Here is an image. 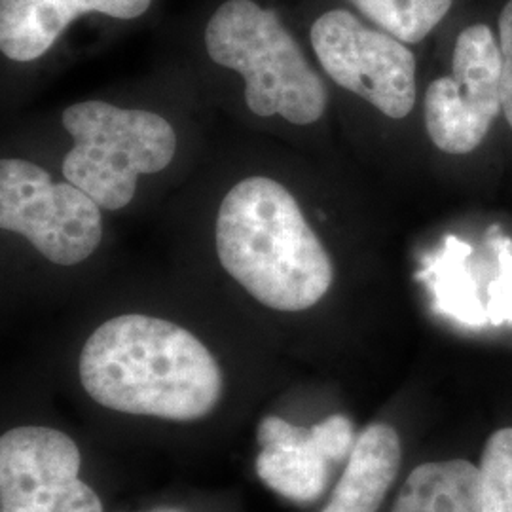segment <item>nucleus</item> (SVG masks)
I'll list each match as a JSON object with an SVG mask.
<instances>
[{
  "mask_svg": "<svg viewBox=\"0 0 512 512\" xmlns=\"http://www.w3.org/2000/svg\"><path fill=\"white\" fill-rule=\"evenodd\" d=\"M78 370L95 403L158 420H203L224 391L220 365L203 342L143 313L118 315L93 330Z\"/></svg>",
  "mask_w": 512,
  "mask_h": 512,
  "instance_id": "obj_1",
  "label": "nucleus"
},
{
  "mask_svg": "<svg viewBox=\"0 0 512 512\" xmlns=\"http://www.w3.org/2000/svg\"><path fill=\"white\" fill-rule=\"evenodd\" d=\"M217 253L224 270L272 310H310L334 279L329 253L293 194L268 177L243 179L226 194Z\"/></svg>",
  "mask_w": 512,
  "mask_h": 512,
  "instance_id": "obj_2",
  "label": "nucleus"
},
{
  "mask_svg": "<svg viewBox=\"0 0 512 512\" xmlns=\"http://www.w3.org/2000/svg\"><path fill=\"white\" fill-rule=\"evenodd\" d=\"M205 46L217 65L245 78V101L256 116L281 114L294 126H310L325 114L327 88L275 10L253 0L220 4Z\"/></svg>",
  "mask_w": 512,
  "mask_h": 512,
  "instance_id": "obj_3",
  "label": "nucleus"
},
{
  "mask_svg": "<svg viewBox=\"0 0 512 512\" xmlns=\"http://www.w3.org/2000/svg\"><path fill=\"white\" fill-rule=\"evenodd\" d=\"M63 126L74 141L63 177L109 211L129 205L139 175L162 171L177 150L173 126L148 110L84 101L63 112Z\"/></svg>",
  "mask_w": 512,
  "mask_h": 512,
  "instance_id": "obj_4",
  "label": "nucleus"
},
{
  "mask_svg": "<svg viewBox=\"0 0 512 512\" xmlns=\"http://www.w3.org/2000/svg\"><path fill=\"white\" fill-rule=\"evenodd\" d=\"M0 226L59 266L90 258L103 236L99 203L69 181L55 183L40 165L14 158L0 164Z\"/></svg>",
  "mask_w": 512,
  "mask_h": 512,
  "instance_id": "obj_5",
  "label": "nucleus"
},
{
  "mask_svg": "<svg viewBox=\"0 0 512 512\" xmlns=\"http://www.w3.org/2000/svg\"><path fill=\"white\" fill-rule=\"evenodd\" d=\"M325 73L385 116L401 120L416 105V57L387 33L368 29L348 10H330L311 25Z\"/></svg>",
  "mask_w": 512,
  "mask_h": 512,
  "instance_id": "obj_6",
  "label": "nucleus"
},
{
  "mask_svg": "<svg viewBox=\"0 0 512 512\" xmlns=\"http://www.w3.org/2000/svg\"><path fill=\"white\" fill-rule=\"evenodd\" d=\"M503 57L488 25L467 27L456 42L452 76L429 84L425 126L433 145L446 154H469L482 145L503 110Z\"/></svg>",
  "mask_w": 512,
  "mask_h": 512,
  "instance_id": "obj_7",
  "label": "nucleus"
},
{
  "mask_svg": "<svg viewBox=\"0 0 512 512\" xmlns=\"http://www.w3.org/2000/svg\"><path fill=\"white\" fill-rule=\"evenodd\" d=\"M80 469V448L67 433L42 425L10 429L0 439V512H103Z\"/></svg>",
  "mask_w": 512,
  "mask_h": 512,
  "instance_id": "obj_8",
  "label": "nucleus"
},
{
  "mask_svg": "<svg viewBox=\"0 0 512 512\" xmlns=\"http://www.w3.org/2000/svg\"><path fill=\"white\" fill-rule=\"evenodd\" d=\"M256 440L258 478L275 494L304 505L325 494L330 476L348 461L357 437L353 423L342 414L311 427L266 416L256 429Z\"/></svg>",
  "mask_w": 512,
  "mask_h": 512,
  "instance_id": "obj_9",
  "label": "nucleus"
},
{
  "mask_svg": "<svg viewBox=\"0 0 512 512\" xmlns=\"http://www.w3.org/2000/svg\"><path fill=\"white\" fill-rule=\"evenodd\" d=\"M152 0H0V50L27 63L46 54L59 35L82 14L110 18L143 16Z\"/></svg>",
  "mask_w": 512,
  "mask_h": 512,
  "instance_id": "obj_10",
  "label": "nucleus"
},
{
  "mask_svg": "<svg viewBox=\"0 0 512 512\" xmlns=\"http://www.w3.org/2000/svg\"><path fill=\"white\" fill-rule=\"evenodd\" d=\"M401 437L387 423H372L355 440L344 473L321 512H378L399 475Z\"/></svg>",
  "mask_w": 512,
  "mask_h": 512,
  "instance_id": "obj_11",
  "label": "nucleus"
},
{
  "mask_svg": "<svg viewBox=\"0 0 512 512\" xmlns=\"http://www.w3.org/2000/svg\"><path fill=\"white\" fill-rule=\"evenodd\" d=\"M391 512H480V467L465 459L423 463L404 480Z\"/></svg>",
  "mask_w": 512,
  "mask_h": 512,
  "instance_id": "obj_12",
  "label": "nucleus"
},
{
  "mask_svg": "<svg viewBox=\"0 0 512 512\" xmlns=\"http://www.w3.org/2000/svg\"><path fill=\"white\" fill-rule=\"evenodd\" d=\"M366 18L382 27L387 35L418 44L444 18L452 0H351Z\"/></svg>",
  "mask_w": 512,
  "mask_h": 512,
  "instance_id": "obj_13",
  "label": "nucleus"
},
{
  "mask_svg": "<svg viewBox=\"0 0 512 512\" xmlns=\"http://www.w3.org/2000/svg\"><path fill=\"white\" fill-rule=\"evenodd\" d=\"M480 512H512V427L495 431L484 446Z\"/></svg>",
  "mask_w": 512,
  "mask_h": 512,
  "instance_id": "obj_14",
  "label": "nucleus"
},
{
  "mask_svg": "<svg viewBox=\"0 0 512 512\" xmlns=\"http://www.w3.org/2000/svg\"><path fill=\"white\" fill-rule=\"evenodd\" d=\"M499 48L503 57V71H501L503 114L512 129V0L507 2V6L499 16Z\"/></svg>",
  "mask_w": 512,
  "mask_h": 512,
  "instance_id": "obj_15",
  "label": "nucleus"
},
{
  "mask_svg": "<svg viewBox=\"0 0 512 512\" xmlns=\"http://www.w3.org/2000/svg\"><path fill=\"white\" fill-rule=\"evenodd\" d=\"M490 308L488 315L492 317L494 323H501L505 319L512 321V258H509V264H503L501 277L497 279L490 287Z\"/></svg>",
  "mask_w": 512,
  "mask_h": 512,
  "instance_id": "obj_16",
  "label": "nucleus"
}]
</instances>
